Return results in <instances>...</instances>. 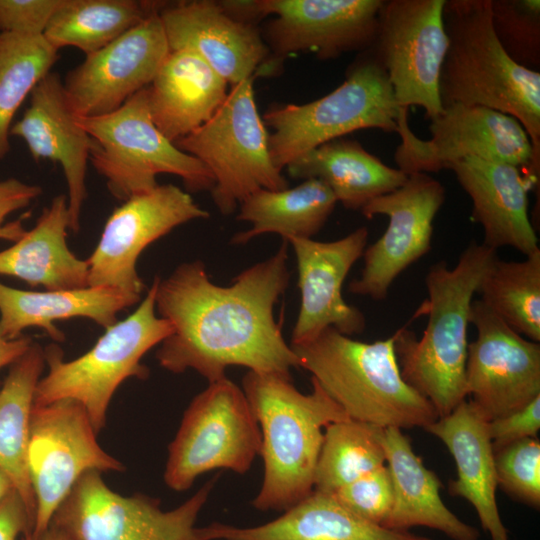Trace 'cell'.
Instances as JSON below:
<instances>
[{"mask_svg":"<svg viewBox=\"0 0 540 540\" xmlns=\"http://www.w3.org/2000/svg\"><path fill=\"white\" fill-rule=\"evenodd\" d=\"M288 242L244 269L226 286L211 281L201 260L184 262L155 294L157 314L172 332L156 352L159 365L179 374L195 370L208 383L230 366L291 379L298 358L282 335L274 307L290 281Z\"/></svg>","mask_w":540,"mask_h":540,"instance_id":"obj_1","label":"cell"},{"mask_svg":"<svg viewBox=\"0 0 540 540\" xmlns=\"http://www.w3.org/2000/svg\"><path fill=\"white\" fill-rule=\"evenodd\" d=\"M497 251L471 241L457 264H433L426 276L428 321L421 338L405 328L395 334V350L405 382L425 397L439 418L466 400L465 367L471 305Z\"/></svg>","mask_w":540,"mask_h":540,"instance_id":"obj_2","label":"cell"},{"mask_svg":"<svg viewBox=\"0 0 540 540\" xmlns=\"http://www.w3.org/2000/svg\"><path fill=\"white\" fill-rule=\"evenodd\" d=\"M301 393L291 379L248 371L242 390L261 432L264 475L252 505L259 511H286L314 489L324 429L348 419L313 379Z\"/></svg>","mask_w":540,"mask_h":540,"instance_id":"obj_3","label":"cell"},{"mask_svg":"<svg viewBox=\"0 0 540 540\" xmlns=\"http://www.w3.org/2000/svg\"><path fill=\"white\" fill-rule=\"evenodd\" d=\"M448 49L439 80L442 107L483 106L516 118L540 161V73L515 63L498 41L491 0H446Z\"/></svg>","mask_w":540,"mask_h":540,"instance_id":"obj_4","label":"cell"},{"mask_svg":"<svg viewBox=\"0 0 540 540\" xmlns=\"http://www.w3.org/2000/svg\"><path fill=\"white\" fill-rule=\"evenodd\" d=\"M291 348L299 368L310 372L350 419L402 430L424 428L439 418L432 404L403 379L394 335L368 343L327 328Z\"/></svg>","mask_w":540,"mask_h":540,"instance_id":"obj_5","label":"cell"},{"mask_svg":"<svg viewBox=\"0 0 540 540\" xmlns=\"http://www.w3.org/2000/svg\"><path fill=\"white\" fill-rule=\"evenodd\" d=\"M160 277L156 276L137 309L105 333L85 354L64 361L56 344L44 348L48 372L39 380L34 405H46L61 399L80 403L97 434L106 425L110 401L123 381L146 379L148 368L143 356L161 344L172 332L170 322L155 309V294Z\"/></svg>","mask_w":540,"mask_h":540,"instance_id":"obj_6","label":"cell"},{"mask_svg":"<svg viewBox=\"0 0 540 540\" xmlns=\"http://www.w3.org/2000/svg\"><path fill=\"white\" fill-rule=\"evenodd\" d=\"M387 73L372 48L349 67L344 81L306 104L269 108L263 115L273 164L282 171L308 151L361 129L396 133L400 115Z\"/></svg>","mask_w":540,"mask_h":540,"instance_id":"obj_7","label":"cell"},{"mask_svg":"<svg viewBox=\"0 0 540 540\" xmlns=\"http://www.w3.org/2000/svg\"><path fill=\"white\" fill-rule=\"evenodd\" d=\"M76 122L89 135V160L118 200L153 190L159 174L180 177L187 190H209L214 179L207 167L180 150L153 123L146 88L117 110L105 115L83 117Z\"/></svg>","mask_w":540,"mask_h":540,"instance_id":"obj_8","label":"cell"},{"mask_svg":"<svg viewBox=\"0 0 540 540\" xmlns=\"http://www.w3.org/2000/svg\"><path fill=\"white\" fill-rule=\"evenodd\" d=\"M254 77L231 86L214 115L174 144L201 161L214 179L212 200L223 215L232 214L248 195L288 188L272 162L268 132L258 112Z\"/></svg>","mask_w":540,"mask_h":540,"instance_id":"obj_9","label":"cell"},{"mask_svg":"<svg viewBox=\"0 0 540 540\" xmlns=\"http://www.w3.org/2000/svg\"><path fill=\"white\" fill-rule=\"evenodd\" d=\"M260 449L261 432L251 406L242 388L224 377L208 383L185 410L168 446L164 482L181 492L211 470L244 474Z\"/></svg>","mask_w":540,"mask_h":540,"instance_id":"obj_10","label":"cell"},{"mask_svg":"<svg viewBox=\"0 0 540 540\" xmlns=\"http://www.w3.org/2000/svg\"><path fill=\"white\" fill-rule=\"evenodd\" d=\"M217 478L178 507L164 511L158 499L123 496L106 485L100 472L89 471L56 509L49 526L67 540H209L196 520Z\"/></svg>","mask_w":540,"mask_h":540,"instance_id":"obj_11","label":"cell"},{"mask_svg":"<svg viewBox=\"0 0 540 540\" xmlns=\"http://www.w3.org/2000/svg\"><path fill=\"white\" fill-rule=\"evenodd\" d=\"M430 122L431 137L420 139L408 125V111L400 110L396 133L401 142L394 159L405 174H430L479 158L517 166L538 186L540 161L516 118L483 106L452 104Z\"/></svg>","mask_w":540,"mask_h":540,"instance_id":"obj_12","label":"cell"},{"mask_svg":"<svg viewBox=\"0 0 540 540\" xmlns=\"http://www.w3.org/2000/svg\"><path fill=\"white\" fill-rule=\"evenodd\" d=\"M83 406L72 399L34 405L27 468L36 502L33 536L39 540L79 478L89 471L123 472L125 466L99 445Z\"/></svg>","mask_w":540,"mask_h":540,"instance_id":"obj_13","label":"cell"},{"mask_svg":"<svg viewBox=\"0 0 540 540\" xmlns=\"http://www.w3.org/2000/svg\"><path fill=\"white\" fill-rule=\"evenodd\" d=\"M446 0H384L371 47L383 65L400 109L419 106L432 120L442 110L439 80L448 49Z\"/></svg>","mask_w":540,"mask_h":540,"instance_id":"obj_14","label":"cell"},{"mask_svg":"<svg viewBox=\"0 0 540 540\" xmlns=\"http://www.w3.org/2000/svg\"><path fill=\"white\" fill-rule=\"evenodd\" d=\"M209 217L189 193L176 185H158L114 209L87 259L88 286L109 287L141 298L145 283L136 270L146 247L174 228Z\"/></svg>","mask_w":540,"mask_h":540,"instance_id":"obj_15","label":"cell"},{"mask_svg":"<svg viewBox=\"0 0 540 540\" xmlns=\"http://www.w3.org/2000/svg\"><path fill=\"white\" fill-rule=\"evenodd\" d=\"M470 324L477 337L467 347L465 387L482 417L508 415L540 396V343L517 333L480 299L472 302Z\"/></svg>","mask_w":540,"mask_h":540,"instance_id":"obj_16","label":"cell"},{"mask_svg":"<svg viewBox=\"0 0 540 540\" xmlns=\"http://www.w3.org/2000/svg\"><path fill=\"white\" fill-rule=\"evenodd\" d=\"M445 201L444 186L430 174L412 173L396 190L361 209L366 218L388 217L383 235L366 247L359 278L348 287L354 295L386 299L396 278L431 249L434 219Z\"/></svg>","mask_w":540,"mask_h":540,"instance_id":"obj_17","label":"cell"},{"mask_svg":"<svg viewBox=\"0 0 540 540\" xmlns=\"http://www.w3.org/2000/svg\"><path fill=\"white\" fill-rule=\"evenodd\" d=\"M159 12L67 73L63 86L76 115L113 112L152 82L170 51Z\"/></svg>","mask_w":540,"mask_h":540,"instance_id":"obj_18","label":"cell"},{"mask_svg":"<svg viewBox=\"0 0 540 540\" xmlns=\"http://www.w3.org/2000/svg\"><path fill=\"white\" fill-rule=\"evenodd\" d=\"M384 0H259L264 17L265 43L274 66L297 52H311L321 60L364 52L374 44Z\"/></svg>","mask_w":540,"mask_h":540,"instance_id":"obj_19","label":"cell"},{"mask_svg":"<svg viewBox=\"0 0 540 540\" xmlns=\"http://www.w3.org/2000/svg\"><path fill=\"white\" fill-rule=\"evenodd\" d=\"M368 236V229L362 226L334 241H287L296 257L300 291L291 346L307 343L327 328L349 337L365 330L364 314L345 301L342 287L353 265L363 256Z\"/></svg>","mask_w":540,"mask_h":540,"instance_id":"obj_20","label":"cell"},{"mask_svg":"<svg viewBox=\"0 0 540 540\" xmlns=\"http://www.w3.org/2000/svg\"><path fill=\"white\" fill-rule=\"evenodd\" d=\"M159 15L170 50L193 51L231 86L255 77L270 58L256 25L234 19L218 1L166 4Z\"/></svg>","mask_w":540,"mask_h":540,"instance_id":"obj_21","label":"cell"},{"mask_svg":"<svg viewBox=\"0 0 540 540\" xmlns=\"http://www.w3.org/2000/svg\"><path fill=\"white\" fill-rule=\"evenodd\" d=\"M10 135L23 139L36 161L51 160L61 165L68 187L70 230L77 233L87 197L91 139L76 122V113L57 73H48L35 86L28 109L11 126Z\"/></svg>","mask_w":540,"mask_h":540,"instance_id":"obj_22","label":"cell"},{"mask_svg":"<svg viewBox=\"0 0 540 540\" xmlns=\"http://www.w3.org/2000/svg\"><path fill=\"white\" fill-rule=\"evenodd\" d=\"M451 170L472 202L471 219L483 228V244L511 247L525 256L538 238L528 213V192L535 184L517 166L479 158L451 164Z\"/></svg>","mask_w":540,"mask_h":540,"instance_id":"obj_23","label":"cell"},{"mask_svg":"<svg viewBox=\"0 0 540 540\" xmlns=\"http://www.w3.org/2000/svg\"><path fill=\"white\" fill-rule=\"evenodd\" d=\"M487 422L469 400H464L423 429L441 440L455 461L457 476L449 483L450 495L473 505L482 529L492 540H509L496 502L498 484Z\"/></svg>","mask_w":540,"mask_h":540,"instance_id":"obj_24","label":"cell"},{"mask_svg":"<svg viewBox=\"0 0 540 540\" xmlns=\"http://www.w3.org/2000/svg\"><path fill=\"white\" fill-rule=\"evenodd\" d=\"M227 86L193 51L170 50L146 87L151 119L175 143L214 115L227 97Z\"/></svg>","mask_w":540,"mask_h":540,"instance_id":"obj_25","label":"cell"},{"mask_svg":"<svg viewBox=\"0 0 540 540\" xmlns=\"http://www.w3.org/2000/svg\"><path fill=\"white\" fill-rule=\"evenodd\" d=\"M383 444L394 498L390 514L382 526L396 531L425 526L444 533L452 540H478L479 531L446 507L440 496V479L425 467L402 430L384 428Z\"/></svg>","mask_w":540,"mask_h":540,"instance_id":"obj_26","label":"cell"},{"mask_svg":"<svg viewBox=\"0 0 540 540\" xmlns=\"http://www.w3.org/2000/svg\"><path fill=\"white\" fill-rule=\"evenodd\" d=\"M139 301L141 298L109 287L27 291L0 281V335L13 340L25 329L38 327L62 342L65 336L55 321L88 318L106 329L117 322L119 312Z\"/></svg>","mask_w":540,"mask_h":540,"instance_id":"obj_27","label":"cell"},{"mask_svg":"<svg viewBox=\"0 0 540 540\" xmlns=\"http://www.w3.org/2000/svg\"><path fill=\"white\" fill-rule=\"evenodd\" d=\"M209 540H432L396 531L354 515L332 495L312 491L278 518L259 526H205Z\"/></svg>","mask_w":540,"mask_h":540,"instance_id":"obj_28","label":"cell"},{"mask_svg":"<svg viewBox=\"0 0 540 540\" xmlns=\"http://www.w3.org/2000/svg\"><path fill=\"white\" fill-rule=\"evenodd\" d=\"M70 215L67 196L57 195L44 208L35 226L12 246L0 251V275L25 281L46 290L88 286V262L68 247Z\"/></svg>","mask_w":540,"mask_h":540,"instance_id":"obj_29","label":"cell"},{"mask_svg":"<svg viewBox=\"0 0 540 540\" xmlns=\"http://www.w3.org/2000/svg\"><path fill=\"white\" fill-rule=\"evenodd\" d=\"M295 179H318L345 208L360 210L373 199L402 186L408 178L383 163L357 141L338 138L326 142L286 167Z\"/></svg>","mask_w":540,"mask_h":540,"instance_id":"obj_30","label":"cell"},{"mask_svg":"<svg viewBox=\"0 0 540 540\" xmlns=\"http://www.w3.org/2000/svg\"><path fill=\"white\" fill-rule=\"evenodd\" d=\"M337 200L326 184L318 179L281 190L259 189L240 203L237 219L249 222L250 229L236 233L233 244H245L255 237L279 234L284 241L312 238L327 222Z\"/></svg>","mask_w":540,"mask_h":540,"instance_id":"obj_31","label":"cell"},{"mask_svg":"<svg viewBox=\"0 0 540 540\" xmlns=\"http://www.w3.org/2000/svg\"><path fill=\"white\" fill-rule=\"evenodd\" d=\"M45 365L44 348L33 342L10 365L0 388V469L10 478L34 523L36 502L28 474L27 450L35 389Z\"/></svg>","mask_w":540,"mask_h":540,"instance_id":"obj_32","label":"cell"},{"mask_svg":"<svg viewBox=\"0 0 540 540\" xmlns=\"http://www.w3.org/2000/svg\"><path fill=\"white\" fill-rule=\"evenodd\" d=\"M165 5V2L137 0H62L43 37L57 50L72 46L88 55L159 12Z\"/></svg>","mask_w":540,"mask_h":540,"instance_id":"obj_33","label":"cell"},{"mask_svg":"<svg viewBox=\"0 0 540 540\" xmlns=\"http://www.w3.org/2000/svg\"><path fill=\"white\" fill-rule=\"evenodd\" d=\"M384 428L353 419L324 429L314 491L334 494L339 488L386 465Z\"/></svg>","mask_w":540,"mask_h":540,"instance_id":"obj_34","label":"cell"},{"mask_svg":"<svg viewBox=\"0 0 540 540\" xmlns=\"http://www.w3.org/2000/svg\"><path fill=\"white\" fill-rule=\"evenodd\" d=\"M477 294L513 330L540 343V249L521 261L497 258Z\"/></svg>","mask_w":540,"mask_h":540,"instance_id":"obj_35","label":"cell"},{"mask_svg":"<svg viewBox=\"0 0 540 540\" xmlns=\"http://www.w3.org/2000/svg\"><path fill=\"white\" fill-rule=\"evenodd\" d=\"M58 57V50L43 35L0 32V158L10 149L16 111Z\"/></svg>","mask_w":540,"mask_h":540,"instance_id":"obj_36","label":"cell"},{"mask_svg":"<svg viewBox=\"0 0 540 540\" xmlns=\"http://www.w3.org/2000/svg\"><path fill=\"white\" fill-rule=\"evenodd\" d=\"M491 22L507 55L518 65L539 71L540 1L491 0Z\"/></svg>","mask_w":540,"mask_h":540,"instance_id":"obj_37","label":"cell"},{"mask_svg":"<svg viewBox=\"0 0 540 540\" xmlns=\"http://www.w3.org/2000/svg\"><path fill=\"white\" fill-rule=\"evenodd\" d=\"M498 486L534 509L540 507V441L528 437L494 450Z\"/></svg>","mask_w":540,"mask_h":540,"instance_id":"obj_38","label":"cell"},{"mask_svg":"<svg viewBox=\"0 0 540 540\" xmlns=\"http://www.w3.org/2000/svg\"><path fill=\"white\" fill-rule=\"evenodd\" d=\"M332 496L354 515L382 526L393 506L390 471L384 465L339 488Z\"/></svg>","mask_w":540,"mask_h":540,"instance_id":"obj_39","label":"cell"},{"mask_svg":"<svg viewBox=\"0 0 540 540\" xmlns=\"http://www.w3.org/2000/svg\"><path fill=\"white\" fill-rule=\"evenodd\" d=\"M62 0H0V32L43 35Z\"/></svg>","mask_w":540,"mask_h":540,"instance_id":"obj_40","label":"cell"},{"mask_svg":"<svg viewBox=\"0 0 540 540\" xmlns=\"http://www.w3.org/2000/svg\"><path fill=\"white\" fill-rule=\"evenodd\" d=\"M493 450L514 441L537 437L540 429V396L508 415L487 422Z\"/></svg>","mask_w":540,"mask_h":540,"instance_id":"obj_41","label":"cell"},{"mask_svg":"<svg viewBox=\"0 0 540 540\" xmlns=\"http://www.w3.org/2000/svg\"><path fill=\"white\" fill-rule=\"evenodd\" d=\"M41 193L40 186L16 178L0 181V239L16 242L25 234L22 219L5 225L3 222L10 213L28 206Z\"/></svg>","mask_w":540,"mask_h":540,"instance_id":"obj_42","label":"cell"},{"mask_svg":"<svg viewBox=\"0 0 540 540\" xmlns=\"http://www.w3.org/2000/svg\"><path fill=\"white\" fill-rule=\"evenodd\" d=\"M34 519L21 496L13 490L0 501V540H17L19 535L33 533Z\"/></svg>","mask_w":540,"mask_h":540,"instance_id":"obj_43","label":"cell"},{"mask_svg":"<svg viewBox=\"0 0 540 540\" xmlns=\"http://www.w3.org/2000/svg\"><path fill=\"white\" fill-rule=\"evenodd\" d=\"M32 339L28 336L8 340L0 335V369L12 365L31 346Z\"/></svg>","mask_w":540,"mask_h":540,"instance_id":"obj_44","label":"cell"},{"mask_svg":"<svg viewBox=\"0 0 540 540\" xmlns=\"http://www.w3.org/2000/svg\"><path fill=\"white\" fill-rule=\"evenodd\" d=\"M14 489V486L8 475L0 469V501L9 495Z\"/></svg>","mask_w":540,"mask_h":540,"instance_id":"obj_45","label":"cell"},{"mask_svg":"<svg viewBox=\"0 0 540 540\" xmlns=\"http://www.w3.org/2000/svg\"><path fill=\"white\" fill-rule=\"evenodd\" d=\"M39 540H67L63 533L53 526H49L48 529L40 536Z\"/></svg>","mask_w":540,"mask_h":540,"instance_id":"obj_46","label":"cell"},{"mask_svg":"<svg viewBox=\"0 0 540 540\" xmlns=\"http://www.w3.org/2000/svg\"><path fill=\"white\" fill-rule=\"evenodd\" d=\"M23 540H36L33 536V533L32 532H29L27 534L24 535V539Z\"/></svg>","mask_w":540,"mask_h":540,"instance_id":"obj_47","label":"cell"}]
</instances>
